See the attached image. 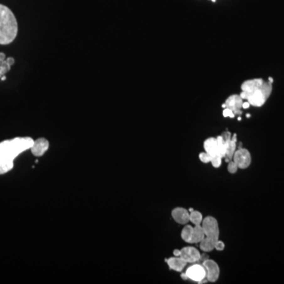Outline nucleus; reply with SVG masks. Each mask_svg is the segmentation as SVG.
Here are the masks:
<instances>
[{
	"instance_id": "obj_1",
	"label": "nucleus",
	"mask_w": 284,
	"mask_h": 284,
	"mask_svg": "<svg viewBox=\"0 0 284 284\" xmlns=\"http://www.w3.org/2000/svg\"><path fill=\"white\" fill-rule=\"evenodd\" d=\"M34 140L30 137H18L0 142V174L13 169L14 159L24 152L30 149Z\"/></svg>"
},
{
	"instance_id": "obj_2",
	"label": "nucleus",
	"mask_w": 284,
	"mask_h": 284,
	"mask_svg": "<svg viewBox=\"0 0 284 284\" xmlns=\"http://www.w3.org/2000/svg\"><path fill=\"white\" fill-rule=\"evenodd\" d=\"M18 24L12 10L0 4V44L8 45L17 37Z\"/></svg>"
},
{
	"instance_id": "obj_3",
	"label": "nucleus",
	"mask_w": 284,
	"mask_h": 284,
	"mask_svg": "<svg viewBox=\"0 0 284 284\" xmlns=\"http://www.w3.org/2000/svg\"><path fill=\"white\" fill-rule=\"evenodd\" d=\"M272 84L269 81H265L258 88H255L249 93L242 92L240 96L243 100L249 103L250 106L255 107H260L266 103L272 93Z\"/></svg>"
},
{
	"instance_id": "obj_4",
	"label": "nucleus",
	"mask_w": 284,
	"mask_h": 284,
	"mask_svg": "<svg viewBox=\"0 0 284 284\" xmlns=\"http://www.w3.org/2000/svg\"><path fill=\"white\" fill-rule=\"evenodd\" d=\"M202 228L205 232V237L214 241L219 240V229L217 220L212 216L205 218L202 221Z\"/></svg>"
},
{
	"instance_id": "obj_5",
	"label": "nucleus",
	"mask_w": 284,
	"mask_h": 284,
	"mask_svg": "<svg viewBox=\"0 0 284 284\" xmlns=\"http://www.w3.org/2000/svg\"><path fill=\"white\" fill-rule=\"evenodd\" d=\"M242 104H243V99L240 96V95L234 94L230 96L225 100L224 104L222 105V108L231 109L234 113L235 115H241L242 114Z\"/></svg>"
},
{
	"instance_id": "obj_6",
	"label": "nucleus",
	"mask_w": 284,
	"mask_h": 284,
	"mask_svg": "<svg viewBox=\"0 0 284 284\" xmlns=\"http://www.w3.org/2000/svg\"><path fill=\"white\" fill-rule=\"evenodd\" d=\"M233 158L238 168L245 169L251 163V156L249 152L245 148H238L237 151H235Z\"/></svg>"
},
{
	"instance_id": "obj_7",
	"label": "nucleus",
	"mask_w": 284,
	"mask_h": 284,
	"mask_svg": "<svg viewBox=\"0 0 284 284\" xmlns=\"http://www.w3.org/2000/svg\"><path fill=\"white\" fill-rule=\"evenodd\" d=\"M185 274L188 279L200 282L202 279L206 278V270L203 265H193L186 270Z\"/></svg>"
},
{
	"instance_id": "obj_8",
	"label": "nucleus",
	"mask_w": 284,
	"mask_h": 284,
	"mask_svg": "<svg viewBox=\"0 0 284 284\" xmlns=\"http://www.w3.org/2000/svg\"><path fill=\"white\" fill-rule=\"evenodd\" d=\"M203 266L206 270V278L209 282H216L219 276V268L216 262L208 259L203 262Z\"/></svg>"
},
{
	"instance_id": "obj_9",
	"label": "nucleus",
	"mask_w": 284,
	"mask_h": 284,
	"mask_svg": "<svg viewBox=\"0 0 284 284\" xmlns=\"http://www.w3.org/2000/svg\"><path fill=\"white\" fill-rule=\"evenodd\" d=\"M179 257L183 259L187 263H194L200 260L201 253L194 247H185L181 249Z\"/></svg>"
},
{
	"instance_id": "obj_10",
	"label": "nucleus",
	"mask_w": 284,
	"mask_h": 284,
	"mask_svg": "<svg viewBox=\"0 0 284 284\" xmlns=\"http://www.w3.org/2000/svg\"><path fill=\"white\" fill-rule=\"evenodd\" d=\"M48 148L49 141L46 138L40 137L33 141V144L30 150L33 156L39 157V156H42L47 151Z\"/></svg>"
},
{
	"instance_id": "obj_11",
	"label": "nucleus",
	"mask_w": 284,
	"mask_h": 284,
	"mask_svg": "<svg viewBox=\"0 0 284 284\" xmlns=\"http://www.w3.org/2000/svg\"><path fill=\"white\" fill-rule=\"evenodd\" d=\"M173 219L179 224H186L190 221V213L182 208H176L171 212Z\"/></svg>"
},
{
	"instance_id": "obj_12",
	"label": "nucleus",
	"mask_w": 284,
	"mask_h": 284,
	"mask_svg": "<svg viewBox=\"0 0 284 284\" xmlns=\"http://www.w3.org/2000/svg\"><path fill=\"white\" fill-rule=\"evenodd\" d=\"M204 148H205V153H208L211 157L216 156H221L219 153V150H218L216 137H209L205 140V142H204Z\"/></svg>"
},
{
	"instance_id": "obj_13",
	"label": "nucleus",
	"mask_w": 284,
	"mask_h": 284,
	"mask_svg": "<svg viewBox=\"0 0 284 284\" xmlns=\"http://www.w3.org/2000/svg\"><path fill=\"white\" fill-rule=\"evenodd\" d=\"M165 260L167 261L169 268L176 271H182L187 264V262L180 257H170L169 259H166Z\"/></svg>"
},
{
	"instance_id": "obj_14",
	"label": "nucleus",
	"mask_w": 284,
	"mask_h": 284,
	"mask_svg": "<svg viewBox=\"0 0 284 284\" xmlns=\"http://www.w3.org/2000/svg\"><path fill=\"white\" fill-rule=\"evenodd\" d=\"M236 148H237V135L234 133V135H232L231 141L228 142L227 145V151H226V155L224 157L226 159V162L229 163L230 161H231L236 151Z\"/></svg>"
},
{
	"instance_id": "obj_15",
	"label": "nucleus",
	"mask_w": 284,
	"mask_h": 284,
	"mask_svg": "<svg viewBox=\"0 0 284 284\" xmlns=\"http://www.w3.org/2000/svg\"><path fill=\"white\" fill-rule=\"evenodd\" d=\"M205 237V232L201 225H195L192 233L190 243H200Z\"/></svg>"
},
{
	"instance_id": "obj_16",
	"label": "nucleus",
	"mask_w": 284,
	"mask_h": 284,
	"mask_svg": "<svg viewBox=\"0 0 284 284\" xmlns=\"http://www.w3.org/2000/svg\"><path fill=\"white\" fill-rule=\"evenodd\" d=\"M216 242H217V241H214L212 240V239H210L205 237V238L200 242L201 243L200 247L202 250H204V251L210 252L215 249V245H216Z\"/></svg>"
},
{
	"instance_id": "obj_17",
	"label": "nucleus",
	"mask_w": 284,
	"mask_h": 284,
	"mask_svg": "<svg viewBox=\"0 0 284 284\" xmlns=\"http://www.w3.org/2000/svg\"><path fill=\"white\" fill-rule=\"evenodd\" d=\"M216 141H217V145H218V150H219V153L221 156L222 157H225L226 155V151H227V143L223 140V138L222 137L221 135L218 136L216 137Z\"/></svg>"
},
{
	"instance_id": "obj_18",
	"label": "nucleus",
	"mask_w": 284,
	"mask_h": 284,
	"mask_svg": "<svg viewBox=\"0 0 284 284\" xmlns=\"http://www.w3.org/2000/svg\"><path fill=\"white\" fill-rule=\"evenodd\" d=\"M190 221L193 222L195 225H201L203 221V216L202 214L198 211L191 212L190 214Z\"/></svg>"
},
{
	"instance_id": "obj_19",
	"label": "nucleus",
	"mask_w": 284,
	"mask_h": 284,
	"mask_svg": "<svg viewBox=\"0 0 284 284\" xmlns=\"http://www.w3.org/2000/svg\"><path fill=\"white\" fill-rule=\"evenodd\" d=\"M193 227H191V226H190V225H186L183 228V230H182V234H181V236H182V238L183 239L185 242H190L192 233H193Z\"/></svg>"
},
{
	"instance_id": "obj_20",
	"label": "nucleus",
	"mask_w": 284,
	"mask_h": 284,
	"mask_svg": "<svg viewBox=\"0 0 284 284\" xmlns=\"http://www.w3.org/2000/svg\"><path fill=\"white\" fill-rule=\"evenodd\" d=\"M212 166L214 167H219L221 165V163H222V157L219 156H212L211 157V161Z\"/></svg>"
},
{
	"instance_id": "obj_21",
	"label": "nucleus",
	"mask_w": 284,
	"mask_h": 284,
	"mask_svg": "<svg viewBox=\"0 0 284 284\" xmlns=\"http://www.w3.org/2000/svg\"><path fill=\"white\" fill-rule=\"evenodd\" d=\"M238 168V165L235 163V162H234V160L230 161L229 164H228V167H227V170H228V171H229L231 174H234V173L237 171Z\"/></svg>"
},
{
	"instance_id": "obj_22",
	"label": "nucleus",
	"mask_w": 284,
	"mask_h": 284,
	"mask_svg": "<svg viewBox=\"0 0 284 284\" xmlns=\"http://www.w3.org/2000/svg\"><path fill=\"white\" fill-rule=\"evenodd\" d=\"M199 159H201V161L205 163H208L211 161V156L208 154L207 153H201L199 155Z\"/></svg>"
},
{
	"instance_id": "obj_23",
	"label": "nucleus",
	"mask_w": 284,
	"mask_h": 284,
	"mask_svg": "<svg viewBox=\"0 0 284 284\" xmlns=\"http://www.w3.org/2000/svg\"><path fill=\"white\" fill-rule=\"evenodd\" d=\"M222 115L225 118L228 117L233 119V118H234L235 115H234V113L231 110V109L225 107V108H223V110H222Z\"/></svg>"
},
{
	"instance_id": "obj_24",
	"label": "nucleus",
	"mask_w": 284,
	"mask_h": 284,
	"mask_svg": "<svg viewBox=\"0 0 284 284\" xmlns=\"http://www.w3.org/2000/svg\"><path fill=\"white\" fill-rule=\"evenodd\" d=\"M224 247H225L224 243L222 242H221V241L218 240L217 242H216V245H215V249H216V250H218V251H222V250H223Z\"/></svg>"
},
{
	"instance_id": "obj_25",
	"label": "nucleus",
	"mask_w": 284,
	"mask_h": 284,
	"mask_svg": "<svg viewBox=\"0 0 284 284\" xmlns=\"http://www.w3.org/2000/svg\"><path fill=\"white\" fill-rule=\"evenodd\" d=\"M208 259H209V258H208V255H206V254H202V255H201L200 260H199V261L204 262V261H205V260H208Z\"/></svg>"
},
{
	"instance_id": "obj_26",
	"label": "nucleus",
	"mask_w": 284,
	"mask_h": 284,
	"mask_svg": "<svg viewBox=\"0 0 284 284\" xmlns=\"http://www.w3.org/2000/svg\"><path fill=\"white\" fill-rule=\"evenodd\" d=\"M250 107V104L248 101H243V104H242V108L243 109H247Z\"/></svg>"
},
{
	"instance_id": "obj_27",
	"label": "nucleus",
	"mask_w": 284,
	"mask_h": 284,
	"mask_svg": "<svg viewBox=\"0 0 284 284\" xmlns=\"http://www.w3.org/2000/svg\"><path fill=\"white\" fill-rule=\"evenodd\" d=\"M6 55L3 52H0V62H3L6 60Z\"/></svg>"
},
{
	"instance_id": "obj_28",
	"label": "nucleus",
	"mask_w": 284,
	"mask_h": 284,
	"mask_svg": "<svg viewBox=\"0 0 284 284\" xmlns=\"http://www.w3.org/2000/svg\"><path fill=\"white\" fill-rule=\"evenodd\" d=\"M173 253H174V256H175V257H179V256H180V253H181V250L180 249H174V252H173Z\"/></svg>"
},
{
	"instance_id": "obj_29",
	"label": "nucleus",
	"mask_w": 284,
	"mask_h": 284,
	"mask_svg": "<svg viewBox=\"0 0 284 284\" xmlns=\"http://www.w3.org/2000/svg\"><path fill=\"white\" fill-rule=\"evenodd\" d=\"M181 277H182L183 279H185V280L188 279V277H187V276H186V274H185V273H184V274L181 275Z\"/></svg>"
},
{
	"instance_id": "obj_30",
	"label": "nucleus",
	"mask_w": 284,
	"mask_h": 284,
	"mask_svg": "<svg viewBox=\"0 0 284 284\" xmlns=\"http://www.w3.org/2000/svg\"><path fill=\"white\" fill-rule=\"evenodd\" d=\"M193 208H190V212H193Z\"/></svg>"
},
{
	"instance_id": "obj_31",
	"label": "nucleus",
	"mask_w": 284,
	"mask_h": 284,
	"mask_svg": "<svg viewBox=\"0 0 284 284\" xmlns=\"http://www.w3.org/2000/svg\"><path fill=\"white\" fill-rule=\"evenodd\" d=\"M247 117H248V118H249V117H250V115H249V114H247Z\"/></svg>"
}]
</instances>
